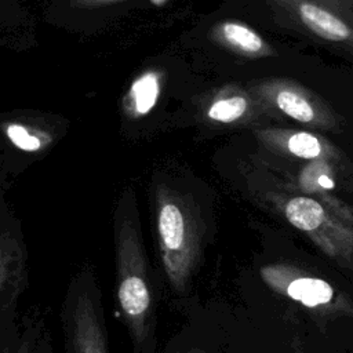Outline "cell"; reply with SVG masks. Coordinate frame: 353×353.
<instances>
[{
	"instance_id": "cell-1",
	"label": "cell",
	"mask_w": 353,
	"mask_h": 353,
	"mask_svg": "<svg viewBox=\"0 0 353 353\" xmlns=\"http://www.w3.org/2000/svg\"><path fill=\"white\" fill-rule=\"evenodd\" d=\"M116 303L134 353H153L156 303L137 218L121 214L114 228Z\"/></svg>"
},
{
	"instance_id": "cell-2",
	"label": "cell",
	"mask_w": 353,
	"mask_h": 353,
	"mask_svg": "<svg viewBox=\"0 0 353 353\" xmlns=\"http://www.w3.org/2000/svg\"><path fill=\"white\" fill-rule=\"evenodd\" d=\"M204 228L193 204L163 188L156 196V237L160 261L170 287L185 292L203 252Z\"/></svg>"
},
{
	"instance_id": "cell-3",
	"label": "cell",
	"mask_w": 353,
	"mask_h": 353,
	"mask_svg": "<svg viewBox=\"0 0 353 353\" xmlns=\"http://www.w3.org/2000/svg\"><path fill=\"white\" fill-rule=\"evenodd\" d=\"M61 321L65 353H109L101 290L90 268L72 277L62 302Z\"/></svg>"
},
{
	"instance_id": "cell-4",
	"label": "cell",
	"mask_w": 353,
	"mask_h": 353,
	"mask_svg": "<svg viewBox=\"0 0 353 353\" xmlns=\"http://www.w3.org/2000/svg\"><path fill=\"white\" fill-rule=\"evenodd\" d=\"M277 205L290 225L305 233L323 254L343 269L353 265V228L307 194L281 197Z\"/></svg>"
},
{
	"instance_id": "cell-5",
	"label": "cell",
	"mask_w": 353,
	"mask_h": 353,
	"mask_svg": "<svg viewBox=\"0 0 353 353\" xmlns=\"http://www.w3.org/2000/svg\"><path fill=\"white\" fill-rule=\"evenodd\" d=\"M261 279L276 294L320 317L352 316V302L346 294L325 279L295 265H265L261 268Z\"/></svg>"
},
{
	"instance_id": "cell-6",
	"label": "cell",
	"mask_w": 353,
	"mask_h": 353,
	"mask_svg": "<svg viewBox=\"0 0 353 353\" xmlns=\"http://www.w3.org/2000/svg\"><path fill=\"white\" fill-rule=\"evenodd\" d=\"M259 91L268 103L298 123L314 127L323 125L324 128L332 125L328 109L323 106L319 98L298 84L284 80L266 81L259 87Z\"/></svg>"
},
{
	"instance_id": "cell-7",
	"label": "cell",
	"mask_w": 353,
	"mask_h": 353,
	"mask_svg": "<svg viewBox=\"0 0 353 353\" xmlns=\"http://www.w3.org/2000/svg\"><path fill=\"white\" fill-rule=\"evenodd\" d=\"M26 287L28 259L22 244L0 236V325L18 317V301Z\"/></svg>"
},
{
	"instance_id": "cell-8",
	"label": "cell",
	"mask_w": 353,
	"mask_h": 353,
	"mask_svg": "<svg viewBox=\"0 0 353 353\" xmlns=\"http://www.w3.org/2000/svg\"><path fill=\"white\" fill-rule=\"evenodd\" d=\"M261 138L279 150H283L296 159L327 160L332 154V148L307 131L298 130H268L261 132Z\"/></svg>"
},
{
	"instance_id": "cell-9",
	"label": "cell",
	"mask_w": 353,
	"mask_h": 353,
	"mask_svg": "<svg viewBox=\"0 0 353 353\" xmlns=\"http://www.w3.org/2000/svg\"><path fill=\"white\" fill-rule=\"evenodd\" d=\"M295 8L303 25L317 36L331 41L350 40L352 30L349 25L325 8L306 0H296Z\"/></svg>"
},
{
	"instance_id": "cell-10",
	"label": "cell",
	"mask_w": 353,
	"mask_h": 353,
	"mask_svg": "<svg viewBox=\"0 0 353 353\" xmlns=\"http://www.w3.org/2000/svg\"><path fill=\"white\" fill-rule=\"evenodd\" d=\"M43 328V320L36 314L1 324L0 353H32Z\"/></svg>"
},
{
	"instance_id": "cell-11",
	"label": "cell",
	"mask_w": 353,
	"mask_h": 353,
	"mask_svg": "<svg viewBox=\"0 0 353 353\" xmlns=\"http://www.w3.org/2000/svg\"><path fill=\"white\" fill-rule=\"evenodd\" d=\"M161 81L154 70H148L139 74L128 88L125 95V109L134 117L148 114L157 103L160 97Z\"/></svg>"
},
{
	"instance_id": "cell-12",
	"label": "cell",
	"mask_w": 353,
	"mask_h": 353,
	"mask_svg": "<svg viewBox=\"0 0 353 353\" xmlns=\"http://www.w3.org/2000/svg\"><path fill=\"white\" fill-rule=\"evenodd\" d=\"M218 34L229 47L248 55H263L268 50L263 39L254 29L240 22H223L218 28Z\"/></svg>"
},
{
	"instance_id": "cell-13",
	"label": "cell",
	"mask_w": 353,
	"mask_h": 353,
	"mask_svg": "<svg viewBox=\"0 0 353 353\" xmlns=\"http://www.w3.org/2000/svg\"><path fill=\"white\" fill-rule=\"evenodd\" d=\"M250 101L241 94L218 97L207 108V117L215 123L232 124L241 120L250 110Z\"/></svg>"
},
{
	"instance_id": "cell-14",
	"label": "cell",
	"mask_w": 353,
	"mask_h": 353,
	"mask_svg": "<svg viewBox=\"0 0 353 353\" xmlns=\"http://www.w3.org/2000/svg\"><path fill=\"white\" fill-rule=\"evenodd\" d=\"M7 135L11 139V142L18 148H21L22 150L33 152L41 146V141L37 137L28 132V130L19 124L8 125Z\"/></svg>"
},
{
	"instance_id": "cell-15",
	"label": "cell",
	"mask_w": 353,
	"mask_h": 353,
	"mask_svg": "<svg viewBox=\"0 0 353 353\" xmlns=\"http://www.w3.org/2000/svg\"><path fill=\"white\" fill-rule=\"evenodd\" d=\"M32 353H51V347H50V339L47 335L46 328H43L40 336L37 338L34 347L32 350Z\"/></svg>"
},
{
	"instance_id": "cell-16",
	"label": "cell",
	"mask_w": 353,
	"mask_h": 353,
	"mask_svg": "<svg viewBox=\"0 0 353 353\" xmlns=\"http://www.w3.org/2000/svg\"><path fill=\"white\" fill-rule=\"evenodd\" d=\"M154 4H157V6H160V4H163L165 0H152Z\"/></svg>"
},
{
	"instance_id": "cell-17",
	"label": "cell",
	"mask_w": 353,
	"mask_h": 353,
	"mask_svg": "<svg viewBox=\"0 0 353 353\" xmlns=\"http://www.w3.org/2000/svg\"><path fill=\"white\" fill-rule=\"evenodd\" d=\"M188 353H204L203 350H190V352H188Z\"/></svg>"
}]
</instances>
